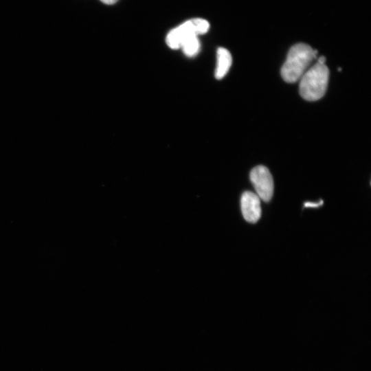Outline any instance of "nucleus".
Returning a JSON list of instances; mask_svg holds the SVG:
<instances>
[{
	"instance_id": "f8f14e48",
	"label": "nucleus",
	"mask_w": 371,
	"mask_h": 371,
	"mask_svg": "<svg viewBox=\"0 0 371 371\" xmlns=\"http://www.w3.org/2000/svg\"><path fill=\"white\" fill-rule=\"evenodd\" d=\"M338 71H341V67H339V68H338Z\"/></svg>"
},
{
	"instance_id": "7ed1b4c3",
	"label": "nucleus",
	"mask_w": 371,
	"mask_h": 371,
	"mask_svg": "<svg viewBox=\"0 0 371 371\" xmlns=\"http://www.w3.org/2000/svg\"><path fill=\"white\" fill-rule=\"evenodd\" d=\"M250 180L259 198L265 202L270 201L273 193V181L269 169L264 166H256L251 170Z\"/></svg>"
},
{
	"instance_id": "f257e3e1",
	"label": "nucleus",
	"mask_w": 371,
	"mask_h": 371,
	"mask_svg": "<svg viewBox=\"0 0 371 371\" xmlns=\"http://www.w3.org/2000/svg\"><path fill=\"white\" fill-rule=\"evenodd\" d=\"M317 50L305 43H297L292 46L281 68L283 80L289 83L300 80L313 59L317 58Z\"/></svg>"
},
{
	"instance_id": "f03ea898",
	"label": "nucleus",
	"mask_w": 371,
	"mask_h": 371,
	"mask_svg": "<svg viewBox=\"0 0 371 371\" xmlns=\"http://www.w3.org/2000/svg\"><path fill=\"white\" fill-rule=\"evenodd\" d=\"M329 69L324 64L316 63L306 70L301 77L300 93L308 101H315L322 98L328 87Z\"/></svg>"
},
{
	"instance_id": "20e7f679",
	"label": "nucleus",
	"mask_w": 371,
	"mask_h": 371,
	"mask_svg": "<svg viewBox=\"0 0 371 371\" xmlns=\"http://www.w3.org/2000/svg\"><path fill=\"white\" fill-rule=\"evenodd\" d=\"M259 196L249 191L245 192L240 201L241 210L244 218L249 223H256L261 216Z\"/></svg>"
},
{
	"instance_id": "39448f33",
	"label": "nucleus",
	"mask_w": 371,
	"mask_h": 371,
	"mask_svg": "<svg viewBox=\"0 0 371 371\" xmlns=\"http://www.w3.org/2000/svg\"><path fill=\"white\" fill-rule=\"evenodd\" d=\"M216 58L217 62L214 76L217 80H221L228 72L232 63V57L227 49L219 47L217 49Z\"/></svg>"
},
{
	"instance_id": "9b49d317",
	"label": "nucleus",
	"mask_w": 371,
	"mask_h": 371,
	"mask_svg": "<svg viewBox=\"0 0 371 371\" xmlns=\"http://www.w3.org/2000/svg\"><path fill=\"white\" fill-rule=\"evenodd\" d=\"M306 207H317L319 205L317 203H306L304 204Z\"/></svg>"
},
{
	"instance_id": "423d86ee",
	"label": "nucleus",
	"mask_w": 371,
	"mask_h": 371,
	"mask_svg": "<svg viewBox=\"0 0 371 371\" xmlns=\"http://www.w3.org/2000/svg\"><path fill=\"white\" fill-rule=\"evenodd\" d=\"M181 48L186 56H194L200 49V43L196 35L187 38L182 43Z\"/></svg>"
},
{
	"instance_id": "6e6552de",
	"label": "nucleus",
	"mask_w": 371,
	"mask_h": 371,
	"mask_svg": "<svg viewBox=\"0 0 371 371\" xmlns=\"http://www.w3.org/2000/svg\"><path fill=\"white\" fill-rule=\"evenodd\" d=\"M196 35L205 34L209 28L210 23L207 21L203 19H192Z\"/></svg>"
},
{
	"instance_id": "9d476101",
	"label": "nucleus",
	"mask_w": 371,
	"mask_h": 371,
	"mask_svg": "<svg viewBox=\"0 0 371 371\" xmlns=\"http://www.w3.org/2000/svg\"><path fill=\"white\" fill-rule=\"evenodd\" d=\"M326 60V59L325 56H320V57L318 58L317 63L324 65Z\"/></svg>"
},
{
	"instance_id": "0eeeda50",
	"label": "nucleus",
	"mask_w": 371,
	"mask_h": 371,
	"mask_svg": "<svg viewBox=\"0 0 371 371\" xmlns=\"http://www.w3.org/2000/svg\"><path fill=\"white\" fill-rule=\"evenodd\" d=\"M166 42L171 49H177L181 48L182 38L177 27L168 32L166 36Z\"/></svg>"
},
{
	"instance_id": "1a4fd4ad",
	"label": "nucleus",
	"mask_w": 371,
	"mask_h": 371,
	"mask_svg": "<svg viewBox=\"0 0 371 371\" xmlns=\"http://www.w3.org/2000/svg\"><path fill=\"white\" fill-rule=\"evenodd\" d=\"M102 3L108 5H111L116 3L118 0H100Z\"/></svg>"
}]
</instances>
